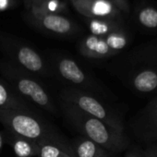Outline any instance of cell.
<instances>
[{
    "label": "cell",
    "instance_id": "1",
    "mask_svg": "<svg viewBox=\"0 0 157 157\" xmlns=\"http://www.w3.org/2000/svg\"><path fill=\"white\" fill-rule=\"evenodd\" d=\"M62 108L69 122L83 137L94 141L106 151L118 152L128 145V140L105 122L78 110L70 104L62 101Z\"/></svg>",
    "mask_w": 157,
    "mask_h": 157
},
{
    "label": "cell",
    "instance_id": "2",
    "mask_svg": "<svg viewBox=\"0 0 157 157\" xmlns=\"http://www.w3.org/2000/svg\"><path fill=\"white\" fill-rule=\"evenodd\" d=\"M0 72L17 95L29 100L49 113H56L55 105L49 94L33 75L7 62L0 63Z\"/></svg>",
    "mask_w": 157,
    "mask_h": 157
},
{
    "label": "cell",
    "instance_id": "3",
    "mask_svg": "<svg viewBox=\"0 0 157 157\" xmlns=\"http://www.w3.org/2000/svg\"><path fill=\"white\" fill-rule=\"evenodd\" d=\"M0 123L9 133L41 142L48 139L59 138L31 111L0 109Z\"/></svg>",
    "mask_w": 157,
    "mask_h": 157
},
{
    "label": "cell",
    "instance_id": "4",
    "mask_svg": "<svg viewBox=\"0 0 157 157\" xmlns=\"http://www.w3.org/2000/svg\"><path fill=\"white\" fill-rule=\"evenodd\" d=\"M0 49L14 66L35 76L48 77L51 68L43 56L33 47L7 35L0 34Z\"/></svg>",
    "mask_w": 157,
    "mask_h": 157
},
{
    "label": "cell",
    "instance_id": "5",
    "mask_svg": "<svg viewBox=\"0 0 157 157\" xmlns=\"http://www.w3.org/2000/svg\"><path fill=\"white\" fill-rule=\"evenodd\" d=\"M61 99L83 113L105 122L116 130L124 133V126L120 118L95 97L81 90L65 89L61 93Z\"/></svg>",
    "mask_w": 157,
    "mask_h": 157
},
{
    "label": "cell",
    "instance_id": "6",
    "mask_svg": "<svg viewBox=\"0 0 157 157\" xmlns=\"http://www.w3.org/2000/svg\"><path fill=\"white\" fill-rule=\"evenodd\" d=\"M27 21L39 31L59 37L71 36L78 32V25L64 15L47 12L33 5H30Z\"/></svg>",
    "mask_w": 157,
    "mask_h": 157
},
{
    "label": "cell",
    "instance_id": "7",
    "mask_svg": "<svg viewBox=\"0 0 157 157\" xmlns=\"http://www.w3.org/2000/svg\"><path fill=\"white\" fill-rule=\"evenodd\" d=\"M85 19H121V12L108 0H69Z\"/></svg>",
    "mask_w": 157,
    "mask_h": 157
},
{
    "label": "cell",
    "instance_id": "8",
    "mask_svg": "<svg viewBox=\"0 0 157 157\" xmlns=\"http://www.w3.org/2000/svg\"><path fill=\"white\" fill-rule=\"evenodd\" d=\"M56 70L57 74L66 82L78 86L90 85L86 73L70 57L59 56L56 60Z\"/></svg>",
    "mask_w": 157,
    "mask_h": 157
},
{
    "label": "cell",
    "instance_id": "9",
    "mask_svg": "<svg viewBox=\"0 0 157 157\" xmlns=\"http://www.w3.org/2000/svg\"><path fill=\"white\" fill-rule=\"evenodd\" d=\"M81 54L89 58H105L116 55L106 44L103 37L90 34L83 38L78 44Z\"/></svg>",
    "mask_w": 157,
    "mask_h": 157
},
{
    "label": "cell",
    "instance_id": "10",
    "mask_svg": "<svg viewBox=\"0 0 157 157\" xmlns=\"http://www.w3.org/2000/svg\"><path fill=\"white\" fill-rule=\"evenodd\" d=\"M130 83L133 89L139 93L154 92L157 89V69L151 67H141L131 76Z\"/></svg>",
    "mask_w": 157,
    "mask_h": 157
},
{
    "label": "cell",
    "instance_id": "11",
    "mask_svg": "<svg viewBox=\"0 0 157 157\" xmlns=\"http://www.w3.org/2000/svg\"><path fill=\"white\" fill-rule=\"evenodd\" d=\"M39 157H76L72 148L68 147L60 138L48 139L39 142Z\"/></svg>",
    "mask_w": 157,
    "mask_h": 157
},
{
    "label": "cell",
    "instance_id": "12",
    "mask_svg": "<svg viewBox=\"0 0 157 157\" xmlns=\"http://www.w3.org/2000/svg\"><path fill=\"white\" fill-rule=\"evenodd\" d=\"M8 142L17 157H35L39 156L40 145L38 141L19 137L8 133Z\"/></svg>",
    "mask_w": 157,
    "mask_h": 157
},
{
    "label": "cell",
    "instance_id": "13",
    "mask_svg": "<svg viewBox=\"0 0 157 157\" xmlns=\"http://www.w3.org/2000/svg\"><path fill=\"white\" fill-rule=\"evenodd\" d=\"M72 150L76 157H109L106 150L83 136L73 141Z\"/></svg>",
    "mask_w": 157,
    "mask_h": 157
},
{
    "label": "cell",
    "instance_id": "14",
    "mask_svg": "<svg viewBox=\"0 0 157 157\" xmlns=\"http://www.w3.org/2000/svg\"><path fill=\"white\" fill-rule=\"evenodd\" d=\"M91 34L105 37L113 32L123 28L121 19H85Z\"/></svg>",
    "mask_w": 157,
    "mask_h": 157
},
{
    "label": "cell",
    "instance_id": "15",
    "mask_svg": "<svg viewBox=\"0 0 157 157\" xmlns=\"http://www.w3.org/2000/svg\"><path fill=\"white\" fill-rule=\"evenodd\" d=\"M0 109H15L31 111L30 106L13 90L0 80Z\"/></svg>",
    "mask_w": 157,
    "mask_h": 157
},
{
    "label": "cell",
    "instance_id": "16",
    "mask_svg": "<svg viewBox=\"0 0 157 157\" xmlns=\"http://www.w3.org/2000/svg\"><path fill=\"white\" fill-rule=\"evenodd\" d=\"M103 38L105 39L108 47L115 54H117L119 51L123 50L128 44V35L124 28L113 32Z\"/></svg>",
    "mask_w": 157,
    "mask_h": 157
},
{
    "label": "cell",
    "instance_id": "17",
    "mask_svg": "<svg viewBox=\"0 0 157 157\" xmlns=\"http://www.w3.org/2000/svg\"><path fill=\"white\" fill-rule=\"evenodd\" d=\"M138 22L146 29L157 28V10L151 6H144L137 12Z\"/></svg>",
    "mask_w": 157,
    "mask_h": 157
},
{
    "label": "cell",
    "instance_id": "18",
    "mask_svg": "<svg viewBox=\"0 0 157 157\" xmlns=\"http://www.w3.org/2000/svg\"><path fill=\"white\" fill-rule=\"evenodd\" d=\"M30 5H33L42 10L60 14L66 13L67 6L60 0H31Z\"/></svg>",
    "mask_w": 157,
    "mask_h": 157
},
{
    "label": "cell",
    "instance_id": "19",
    "mask_svg": "<svg viewBox=\"0 0 157 157\" xmlns=\"http://www.w3.org/2000/svg\"><path fill=\"white\" fill-rule=\"evenodd\" d=\"M148 123L152 133L157 134V101L151 104L148 111Z\"/></svg>",
    "mask_w": 157,
    "mask_h": 157
},
{
    "label": "cell",
    "instance_id": "20",
    "mask_svg": "<svg viewBox=\"0 0 157 157\" xmlns=\"http://www.w3.org/2000/svg\"><path fill=\"white\" fill-rule=\"evenodd\" d=\"M111 2L121 13H128L129 12V5L128 0H108Z\"/></svg>",
    "mask_w": 157,
    "mask_h": 157
},
{
    "label": "cell",
    "instance_id": "21",
    "mask_svg": "<svg viewBox=\"0 0 157 157\" xmlns=\"http://www.w3.org/2000/svg\"><path fill=\"white\" fill-rule=\"evenodd\" d=\"M17 6V0H0V12L7 11Z\"/></svg>",
    "mask_w": 157,
    "mask_h": 157
},
{
    "label": "cell",
    "instance_id": "22",
    "mask_svg": "<svg viewBox=\"0 0 157 157\" xmlns=\"http://www.w3.org/2000/svg\"><path fill=\"white\" fill-rule=\"evenodd\" d=\"M5 139H4V134L2 132H0V151H1L2 148H3V144H4Z\"/></svg>",
    "mask_w": 157,
    "mask_h": 157
},
{
    "label": "cell",
    "instance_id": "23",
    "mask_svg": "<svg viewBox=\"0 0 157 157\" xmlns=\"http://www.w3.org/2000/svg\"><path fill=\"white\" fill-rule=\"evenodd\" d=\"M146 157H157V151H150Z\"/></svg>",
    "mask_w": 157,
    "mask_h": 157
},
{
    "label": "cell",
    "instance_id": "24",
    "mask_svg": "<svg viewBox=\"0 0 157 157\" xmlns=\"http://www.w3.org/2000/svg\"><path fill=\"white\" fill-rule=\"evenodd\" d=\"M128 157H140V156H135V155H132V156H128Z\"/></svg>",
    "mask_w": 157,
    "mask_h": 157
}]
</instances>
